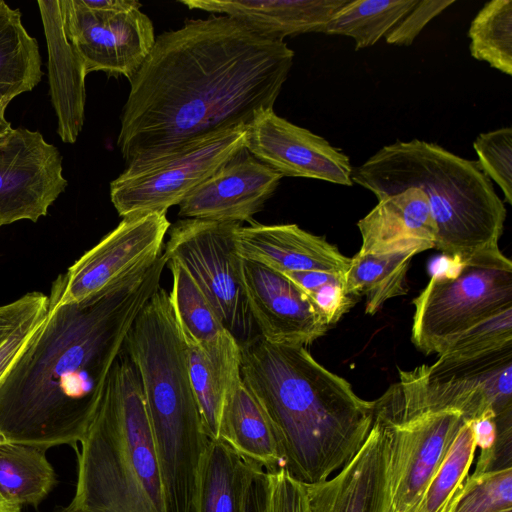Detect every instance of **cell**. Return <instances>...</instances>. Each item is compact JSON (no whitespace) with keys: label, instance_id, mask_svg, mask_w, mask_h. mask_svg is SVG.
Here are the masks:
<instances>
[{"label":"cell","instance_id":"cell-18","mask_svg":"<svg viewBox=\"0 0 512 512\" xmlns=\"http://www.w3.org/2000/svg\"><path fill=\"white\" fill-rule=\"evenodd\" d=\"M360 254L414 252L435 248L437 227L426 194L410 187L378 201L357 223Z\"/></svg>","mask_w":512,"mask_h":512},{"label":"cell","instance_id":"cell-11","mask_svg":"<svg viewBox=\"0 0 512 512\" xmlns=\"http://www.w3.org/2000/svg\"><path fill=\"white\" fill-rule=\"evenodd\" d=\"M63 27L87 73L103 71L130 80L155 44L151 19L140 8L93 9L82 0H61Z\"/></svg>","mask_w":512,"mask_h":512},{"label":"cell","instance_id":"cell-2","mask_svg":"<svg viewBox=\"0 0 512 512\" xmlns=\"http://www.w3.org/2000/svg\"><path fill=\"white\" fill-rule=\"evenodd\" d=\"M166 264L162 253L144 272L106 292L48 308L0 380V442L76 449Z\"/></svg>","mask_w":512,"mask_h":512},{"label":"cell","instance_id":"cell-5","mask_svg":"<svg viewBox=\"0 0 512 512\" xmlns=\"http://www.w3.org/2000/svg\"><path fill=\"white\" fill-rule=\"evenodd\" d=\"M77 451L75 512H167L146 401L136 366L116 358Z\"/></svg>","mask_w":512,"mask_h":512},{"label":"cell","instance_id":"cell-12","mask_svg":"<svg viewBox=\"0 0 512 512\" xmlns=\"http://www.w3.org/2000/svg\"><path fill=\"white\" fill-rule=\"evenodd\" d=\"M67 184L58 148L38 131L13 128L0 143V226L36 222Z\"/></svg>","mask_w":512,"mask_h":512},{"label":"cell","instance_id":"cell-27","mask_svg":"<svg viewBox=\"0 0 512 512\" xmlns=\"http://www.w3.org/2000/svg\"><path fill=\"white\" fill-rule=\"evenodd\" d=\"M172 310L186 344H208L228 331L215 308L184 266L168 260Z\"/></svg>","mask_w":512,"mask_h":512},{"label":"cell","instance_id":"cell-26","mask_svg":"<svg viewBox=\"0 0 512 512\" xmlns=\"http://www.w3.org/2000/svg\"><path fill=\"white\" fill-rule=\"evenodd\" d=\"M414 252L360 254L357 252L346 272L350 294L365 296V313L374 315L394 297L407 294L406 275Z\"/></svg>","mask_w":512,"mask_h":512},{"label":"cell","instance_id":"cell-32","mask_svg":"<svg viewBox=\"0 0 512 512\" xmlns=\"http://www.w3.org/2000/svg\"><path fill=\"white\" fill-rule=\"evenodd\" d=\"M511 510L512 467L468 475L452 512Z\"/></svg>","mask_w":512,"mask_h":512},{"label":"cell","instance_id":"cell-24","mask_svg":"<svg viewBox=\"0 0 512 512\" xmlns=\"http://www.w3.org/2000/svg\"><path fill=\"white\" fill-rule=\"evenodd\" d=\"M42 60L36 39L25 29L19 9L0 0V103L32 91L41 81Z\"/></svg>","mask_w":512,"mask_h":512},{"label":"cell","instance_id":"cell-22","mask_svg":"<svg viewBox=\"0 0 512 512\" xmlns=\"http://www.w3.org/2000/svg\"><path fill=\"white\" fill-rule=\"evenodd\" d=\"M217 439L267 473L286 469L274 428L243 381L233 390L223 409Z\"/></svg>","mask_w":512,"mask_h":512},{"label":"cell","instance_id":"cell-15","mask_svg":"<svg viewBox=\"0 0 512 512\" xmlns=\"http://www.w3.org/2000/svg\"><path fill=\"white\" fill-rule=\"evenodd\" d=\"M390 438L374 414L367 439L331 479L303 483L305 512H391L388 489Z\"/></svg>","mask_w":512,"mask_h":512},{"label":"cell","instance_id":"cell-40","mask_svg":"<svg viewBox=\"0 0 512 512\" xmlns=\"http://www.w3.org/2000/svg\"><path fill=\"white\" fill-rule=\"evenodd\" d=\"M7 104L0 103V143L3 142L12 132L13 127L5 117Z\"/></svg>","mask_w":512,"mask_h":512},{"label":"cell","instance_id":"cell-31","mask_svg":"<svg viewBox=\"0 0 512 512\" xmlns=\"http://www.w3.org/2000/svg\"><path fill=\"white\" fill-rule=\"evenodd\" d=\"M512 346V308L471 327L438 354L435 364H454Z\"/></svg>","mask_w":512,"mask_h":512},{"label":"cell","instance_id":"cell-41","mask_svg":"<svg viewBox=\"0 0 512 512\" xmlns=\"http://www.w3.org/2000/svg\"><path fill=\"white\" fill-rule=\"evenodd\" d=\"M21 507L16 506L10 502H8L1 494H0V512H20Z\"/></svg>","mask_w":512,"mask_h":512},{"label":"cell","instance_id":"cell-19","mask_svg":"<svg viewBox=\"0 0 512 512\" xmlns=\"http://www.w3.org/2000/svg\"><path fill=\"white\" fill-rule=\"evenodd\" d=\"M49 54L50 97L58 119V135L65 143L76 142L84 123L85 65L67 39L61 0L38 2Z\"/></svg>","mask_w":512,"mask_h":512},{"label":"cell","instance_id":"cell-4","mask_svg":"<svg viewBox=\"0 0 512 512\" xmlns=\"http://www.w3.org/2000/svg\"><path fill=\"white\" fill-rule=\"evenodd\" d=\"M351 179L378 201L410 187L421 189L437 227L435 248L457 264L501 252L507 211L477 160L436 143L398 140L352 167Z\"/></svg>","mask_w":512,"mask_h":512},{"label":"cell","instance_id":"cell-25","mask_svg":"<svg viewBox=\"0 0 512 512\" xmlns=\"http://www.w3.org/2000/svg\"><path fill=\"white\" fill-rule=\"evenodd\" d=\"M55 483L56 474L45 449L0 442V494L8 502L36 508Z\"/></svg>","mask_w":512,"mask_h":512},{"label":"cell","instance_id":"cell-42","mask_svg":"<svg viewBox=\"0 0 512 512\" xmlns=\"http://www.w3.org/2000/svg\"><path fill=\"white\" fill-rule=\"evenodd\" d=\"M56 512H75V511L71 510L69 507H66V508L56 511Z\"/></svg>","mask_w":512,"mask_h":512},{"label":"cell","instance_id":"cell-1","mask_svg":"<svg viewBox=\"0 0 512 512\" xmlns=\"http://www.w3.org/2000/svg\"><path fill=\"white\" fill-rule=\"evenodd\" d=\"M293 59L284 41L225 15L158 35L129 80L117 139L126 167L273 109Z\"/></svg>","mask_w":512,"mask_h":512},{"label":"cell","instance_id":"cell-9","mask_svg":"<svg viewBox=\"0 0 512 512\" xmlns=\"http://www.w3.org/2000/svg\"><path fill=\"white\" fill-rule=\"evenodd\" d=\"M239 223L181 219L169 228L163 254L190 273L224 326L241 344L254 335L236 247Z\"/></svg>","mask_w":512,"mask_h":512},{"label":"cell","instance_id":"cell-17","mask_svg":"<svg viewBox=\"0 0 512 512\" xmlns=\"http://www.w3.org/2000/svg\"><path fill=\"white\" fill-rule=\"evenodd\" d=\"M236 247L242 259L280 273H346L351 262V258L343 255L325 238L307 232L296 224H240L236 230Z\"/></svg>","mask_w":512,"mask_h":512},{"label":"cell","instance_id":"cell-37","mask_svg":"<svg viewBox=\"0 0 512 512\" xmlns=\"http://www.w3.org/2000/svg\"><path fill=\"white\" fill-rule=\"evenodd\" d=\"M48 309V296L30 292L0 306V346L25 322Z\"/></svg>","mask_w":512,"mask_h":512},{"label":"cell","instance_id":"cell-16","mask_svg":"<svg viewBox=\"0 0 512 512\" xmlns=\"http://www.w3.org/2000/svg\"><path fill=\"white\" fill-rule=\"evenodd\" d=\"M281 178L243 149L179 204L178 215L182 219L251 223L274 194Z\"/></svg>","mask_w":512,"mask_h":512},{"label":"cell","instance_id":"cell-29","mask_svg":"<svg viewBox=\"0 0 512 512\" xmlns=\"http://www.w3.org/2000/svg\"><path fill=\"white\" fill-rule=\"evenodd\" d=\"M468 37L471 56L512 75V1L491 0L471 21Z\"/></svg>","mask_w":512,"mask_h":512},{"label":"cell","instance_id":"cell-34","mask_svg":"<svg viewBox=\"0 0 512 512\" xmlns=\"http://www.w3.org/2000/svg\"><path fill=\"white\" fill-rule=\"evenodd\" d=\"M473 148L483 172L502 190L504 201L512 205V128L480 133Z\"/></svg>","mask_w":512,"mask_h":512},{"label":"cell","instance_id":"cell-30","mask_svg":"<svg viewBox=\"0 0 512 512\" xmlns=\"http://www.w3.org/2000/svg\"><path fill=\"white\" fill-rule=\"evenodd\" d=\"M476 448L471 423L465 421L422 498L411 512H450L469 475Z\"/></svg>","mask_w":512,"mask_h":512},{"label":"cell","instance_id":"cell-14","mask_svg":"<svg viewBox=\"0 0 512 512\" xmlns=\"http://www.w3.org/2000/svg\"><path fill=\"white\" fill-rule=\"evenodd\" d=\"M242 278L257 334L267 342L305 347L328 330L312 299L284 274L243 259Z\"/></svg>","mask_w":512,"mask_h":512},{"label":"cell","instance_id":"cell-13","mask_svg":"<svg viewBox=\"0 0 512 512\" xmlns=\"http://www.w3.org/2000/svg\"><path fill=\"white\" fill-rule=\"evenodd\" d=\"M245 149L282 177L353 185L345 153L322 136L278 116L274 109L258 113L246 126Z\"/></svg>","mask_w":512,"mask_h":512},{"label":"cell","instance_id":"cell-8","mask_svg":"<svg viewBox=\"0 0 512 512\" xmlns=\"http://www.w3.org/2000/svg\"><path fill=\"white\" fill-rule=\"evenodd\" d=\"M246 126L218 130L156 160L126 167L110 183V199L122 218L166 213L245 149Z\"/></svg>","mask_w":512,"mask_h":512},{"label":"cell","instance_id":"cell-38","mask_svg":"<svg viewBox=\"0 0 512 512\" xmlns=\"http://www.w3.org/2000/svg\"><path fill=\"white\" fill-rule=\"evenodd\" d=\"M48 310V309H47ZM47 311L33 317L22 324L1 346H0V380L9 370L14 360L27 344Z\"/></svg>","mask_w":512,"mask_h":512},{"label":"cell","instance_id":"cell-21","mask_svg":"<svg viewBox=\"0 0 512 512\" xmlns=\"http://www.w3.org/2000/svg\"><path fill=\"white\" fill-rule=\"evenodd\" d=\"M186 346L190 379L204 431L210 440H215L223 409L242 381L240 343L227 331L208 344Z\"/></svg>","mask_w":512,"mask_h":512},{"label":"cell","instance_id":"cell-33","mask_svg":"<svg viewBox=\"0 0 512 512\" xmlns=\"http://www.w3.org/2000/svg\"><path fill=\"white\" fill-rule=\"evenodd\" d=\"M282 274L308 294L329 326L337 323L357 302L358 298L347 289L346 273L296 271Z\"/></svg>","mask_w":512,"mask_h":512},{"label":"cell","instance_id":"cell-20","mask_svg":"<svg viewBox=\"0 0 512 512\" xmlns=\"http://www.w3.org/2000/svg\"><path fill=\"white\" fill-rule=\"evenodd\" d=\"M349 0H182L189 9L229 16L267 37L322 33Z\"/></svg>","mask_w":512,"mask_h":512},{"label":"cell","instance_id":"cell-36","mask_svg":"<svg viewBox=\"0 0 512 512\" xmlns=\"http://www.w3.org/2000/svg\"><path fill=\"white\" fill-rule=\"evenodd\" d=\"M454 0H422L385 36L388 44L410 46L424 27L452 5Z\"/></svg>","mask_w":512,"mask_h":512},{"label":"cell","instance_id":"cell-6","mask_svg":"<svg viewBox=\"0 0 512 512\" xmlns=\"http://www.w3.org/2000/svg\"><path fill=\"white\" fill-rule=\"evenodd\" d=\"M123 349L140 377L158 458L168 464L193 459L208 437L190 379L187 346L167 290L160 286L145 304Z\"/></svg>","mask_w":512,"mask_h":512},{"label":"cell","instance_id":"cell-39","mask_svg":"<svg viewBox=\"0 0 512 512\" xmlns=\"http://www.w3.org/2000/svg\"><path fill=\"white\" fill-rule=\"evenodd\" d=\"M265 471L253 479L246 497L244 512H261Z\"/></svg>","mask_w":512,"mask_h":512},{"label":"cell","instance_id":"cell-43","mask_svg":"<svg viewBox=\"0 0 512 512\" xmlns=\"http://www.w3.org/2000/svg\"><path fill=\"white\" fill-rule=\"evenodd\" d=\"M453 508H454V507H453ZM452 510H453V509H452ZM452 510H451V512H452ZM506 512H512V510H511V511H506Z\"/></svg>","mask_w":512,"mask_h":512},{"label":"cell","instance_id":"cell-28","mask_svg":"<svg viewBox=\"0 0 512 512\" xmlns=\"http://www.w3.org/2000/svg\"><path fill=\"white\" fill-rule=\"evenodd\" d=\"M418 0H349L329 20L322 33L347 36L355 49L377 43L416 5Z\"/></svg>","mask_w":512,"mask_h":512},{"label":"cell","instance_id":"cell-7","mask_svg":"<svg viewBox=\"0 0 512 512\" xmlns=\"http://www.w3.org/2000/svg\"><path fill=\"white\" fill-rule=\"evenodd\" d=\"M458 266L453 276L434 274L412 302L411 340L426 355L512 308V262L502 252Z\"/></svg>","mask_w":512,"mask_h":512},{"label":"cell","instance_id":"cell-35","mask_svg":"<svg viewBox=\"0 0 512 512\" xmlns=\"http://www.w3.org/2000/svg\"><path fill=\"white\" fill-rule=\"evenodd\" d=\"M261 512H305L303 483L286 469L265 472Z\"/></svg>","mask_w":512,"mask_h":512},{"label":"cell","instance_id":"cell-23","mask_svg":"<svg viewBox=\"0 0 512 512\" xmlns=\"http://www.w3.org/2000/svg\"><path fill=\"white\" fill-rule=\"evenodd\" d=\"M260 471L221 440H210L197 470L194 512H244L249 487Z\"/></svg>","mask_w":512,"mask_h":512},{"label":"cell","instance_id":"cell-3","mask_svg":"<svg viewBox=\"0 0 512 512\" xmlns=\"http://www.w3.org/2000/svg\"><path fill=\"white\" fill-rule=\"evenodd\" d=\"M240 348L242 381L274 428L286 470L316 483L342 469L368 437L373 401L360 398L304 346L272 344L256 334Z\"/></svg>","mask_w":512,"mask_h":512},{"label":"cell","instance_id":"cell-10","mask_svg":"<svg viewBox=\"0 0 512 512\" xmlns=\"http://www.w3.org/2000/svg\"><path fill=\"white\" fill-rule=\"evenodd\" d=\"M170 227L166 213L123 218L65 274L56 278L48 308L79 303L144 272L162 255Z\"/></svg>","mask_w":512,"mask_h":512}]
</instances>
